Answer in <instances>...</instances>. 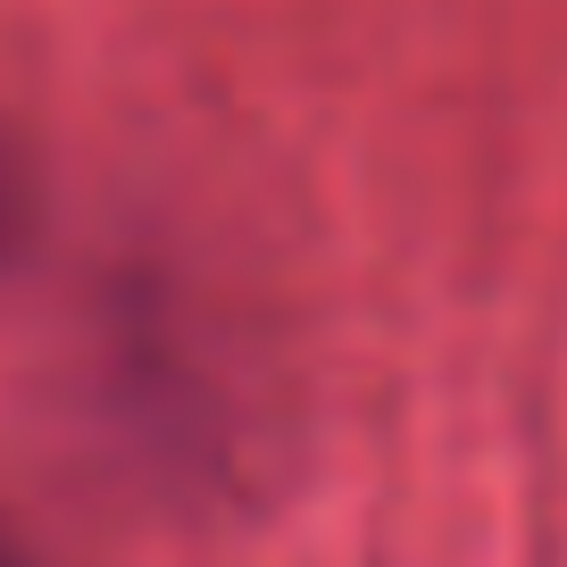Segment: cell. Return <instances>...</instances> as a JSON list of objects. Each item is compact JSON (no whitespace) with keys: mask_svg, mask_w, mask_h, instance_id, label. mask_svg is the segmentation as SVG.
Listing matches in <instances>:
<instances>
[{"mask_svg":"<svg viewBox=\"0 0 567 567\" xmlns=\"http://www.w3.org/2000/svg\"><path fill=\"white\" fill-rule=\"evenodd\" d=\"M0 567H25V559H18V543H9V534H0Z\"/></svg>","mask_w":567,"mask_h":567,"instance_id":"obj_1","label":"cell"}]
</instances>
